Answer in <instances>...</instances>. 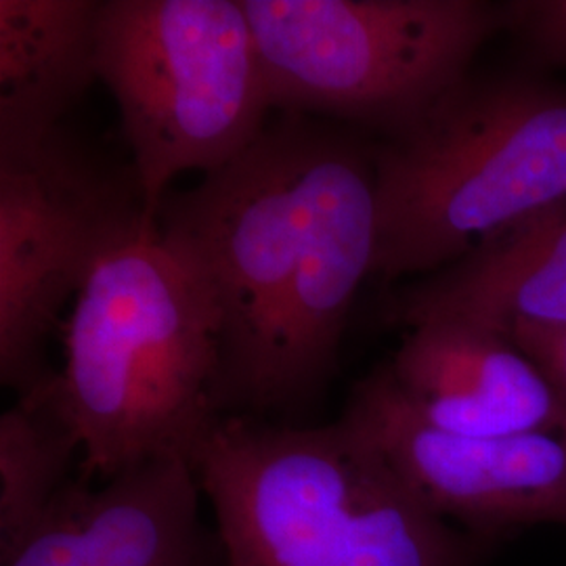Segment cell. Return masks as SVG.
Returning <instances> with one entry per match:
<instances>
[{"label": "cell", "instance_id": "cell-1", "mask_svg": "<svg viewBox=\"0 0 566 566\" xmlns=\"http://www.w3.org/2000/svg\"><path fill=\"white\" fill-rule=\"evenodd\" d=\"M376 143L280 114L242 156L168 193L156 224L219 315L221 416L311 401L378 245Z\"/></svg>", "mask_w": 566, "mask_h": 566}, {"label": "cell", "instance_id": "cell-2", "mask_svg": "<svg viewBox=\"0 0 566 566\" xmlns=\"http://www.w3.org/2000/svg\"><path fill=\"white\" fill-rule=\"evenodd\" d=\"M191 464L221 566H476L485 547L344 418L294 428L224 416Z\"/></svg>", "mask_w": 566, "mask_h": 566}, {"label": "cell", "instance_id": "cell-3", "mask_svg": "<svg viewBox=\"0 0 566 566\" xmlns=\"http://www.w3.org/2000/svg\"><path fill=\"white\" fill-rule=\"evenodd\" d=\"M49 395L82 447V476L160 458L193 462L223 420L219 315L200 275L156 233L112 254L74 301Z\"/></svg>", "mask_w": 566, "mask_h": 566}, {"label": "cell", "instance_id": "cell-4", "mask_svg": "<svg viewBox=\"0 0 566 566\" xmlns=\"http://www.w3.org/2000/svg\"><path fill=\"white\" fill-rule=\"evenodd\" d=\"M566 198V84L470 72L376 143L374 277H424Z\"/></svg>", "mask_w": 566, "mask_h": 566}, {"label": "cell", "instance_id": "cell-5", "mask_svg": "<svg viewBox=\"0 0 566 566\" xmlns=\"http://www.w3.org/2000/svg\"><path fill=\"white\" fill-rule=\"evenodd\" d=\"M271 109L397 137L510 28V2L242 0Z\"/></svg>", "mask_w": 566, "mask_h": 566}, {"label": "cell", "instance_id": "cell-6", "mask_svg": "<svg viewBox=\"0 0 566 566\" xmlns=\"http://www.w3.org/2000/svg\"><path fill=\"white\" fill-rule=\"evenodd\" d=\"M99 82L154 221L170 182L233 163L273 112L242 0H102Z\"/></svg>", "mask_w": 566, "mask_h": 566}, {"label": "cell", "instance_id": "cell-7", "mask_svg": "<svg viewBox=\"0 0 566 566\" xmlns=\"http://www.w3.org/2000/svg\"><path fill=\"white\" fill-rule=\"evenodd\" d=\"M158 231L133 166L65 124L0 149V380L30 395L53 382L46 348L61 311L112 254Z\"/></svg>", "mask_w": 566, "mask_h": 566}, {"label": "cell", "instance_id": "cell-8", "mask_svg": "<svg viewBox=\"0 0 566 566\" xmlns=\"http://www.w3.org/2000/svg\"><path fill=\"white\" fill-rule=\"evenodd\" d=\"M344 420L441 518L476 537L516 526L566 525V428L510 437H470L418 420L382 367L355 386Z\"/></svg>", "mask_w": 566, "mask_h": 566}, {"label": "cell", "instance_id": "cell-9", "mask_svg": "<svg viewBox=\"0 0 566 566\" xmlns=\"http://www.w3.org/2000/svg\"><path fill=\"white\" fill-rule=\"evenodd\" d=\"M200 497L193 464L179 455L99 485L81 474L0 566H217Z\"/></svg>", "mask_w": 566, "mask_h": 566}, {"label": "cell", "instance_id": "cell-10", "mask_svg": "<svg viewBox=\"0 0 566 566\" xmlns=\"http://www.w3.org/2000/svg\"><path fill=\"white\" fill-rule=\"evenodd\" d=\"M397 399L424 424L470 437L565 430L566 403L521 344L462 319H434L380 365Z\"/></svg>", "mask_w": 566, "mask_h": 566}, {"label": "cell", "instance_id": "cell-11", "mask_svg": "<svg viewBox=\"0 0 566 566\" xmlns=\"http://www.w3.org/2000/svg\"><path fill=\"white\" fill-rule=\"evenodd\" d=\"M388 322L462 319L514 334L566 329V198L486 238L458 263L407 283Z\"/></svg>", "mask_w": 566, "mask_h": 566}, {"label": "cell", "instance_id": "cell-12", "mask_svg": "<svg viewBox=\"0 0 566 566\" xmlns=\"http://www.w3.org/2000/svg\"><path fill=\"white\" fill-rule=\"evenodd\" d=\"M102 0H0V149L36 142L99 81Z\"/></svg>", "mask_w": 566, "mask_h": 566}, {"label": "cell", "instance_id": "cell-13", "mask_svg": "<svg viewBox=\"0 0 566 566\" xmlns=\"http://www.w3.org/2000/svg\"><path fill=\"white\" fill-rule=\"evenodd\" d=\"M49 385L23 395L0 416V558L41 523L70 483L74 453L82 451Z\"/></svg>", "mask_w": 566, "mask_h": 566}, {"label": "cell", "instance_id": "cell-14", "mask_svg": "<svg viewBox=\"0 0 566 566\" xmlns=\"http://www.w3.org/2000/svg\"><path fill=\"white\" fill-rule=\"evenodd\" d=\"M528 57L546 67L566 70V0L510 2V28Z\"/></svg>", "mask_w": 566, "mask_h": 566}, {"label": "cell", "instance_id": "cell-15", "mask_svg": "<svg viewBox=\"0 0 566 566\" xmlns=\"http://www.w3.org/2000/svg\"><path fill=\"white\" fill-rule=\"evenodd\" d=\"M510 338L542 365L566 403V329H518Z\"/></svg>", "mask_w": 566, "mask_h": 566}]
</instances>
